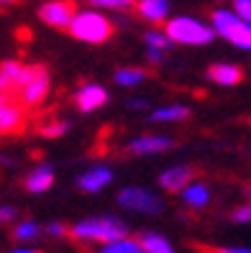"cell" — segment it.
Instances as JSON below:
<instances>
[{
  "label": "cell",
  "mask_w": 251,
  "mask_h": 253,
  "mask_svg": "<svg viewBox=\"0 0 251 253\" xmlns=\"http://www.w3.org/2000/svg\"><path fill=\"white\" fill-rule=\"evenodd\" d=\"M233 220L236 222H251V202L241 205L239 210H233Z\"/></svg>",
  "instance_id": "obj_26"
},
{
  "label": "cell",
  "mask_w": 251,
  "mask_h": 253,
  "mask_svg": "<svg viewBox=\"0 0 251 253\" xmlns=\"http://www.w3.org/2000/svg\"><path fill=\"white\" fill-rule=\"evenodd\" d=\"M41 136H47V138H56V136H62V133L67 130V123H51V126H41Z\"/></svg>",
  "instance_id": "obj_24"
},
{
  "label": "cell",
  "mask_w": 251,
  "mask_h": 253,
  "mask_svg": "<svg viewBox=\"0 0 251 253\" xmlns=\"http://www.w3.org/2000/svg\"><path fill=\"white\" fill-rule=\"evenodd\" d=\"M146 46L149 49H167L169 46V36H167V31L164 34H159V31H149L146 34Z\"/></svg>",
  "instance_id": "obj_23"
},
{
  "label": "cell",
  "mask_w": 251,
  "mask_h": 253,
  "mask_svg": "<svg viewBox=\"0 0 251 253\" xmlns=\"http://www.w3.org/2000/svg\"><path fill=\"white\" fill-rule=\"evenodd\" d=\"M193 176H195L193 167H172V169L159 174V184L167 192H182L190 182H193Z\"/></svg>",
  "instance_id": "obj_11"
},
{
  "label": "cell",
  "mask_w": 251,
  "mask_h": 253,
  "mask_svg": "<svg viewBox=\"0 0 251 253\" xmlns=\"http://www.w3.org/2000/svg\"><path fill=\"white\" fill-rule=\"evenodd\" d=\"M21 77H23V64H18V62H3L0 64V95L16 100V95L21 90Z\"/></svg>",
  "instance_id": "obj_9"
},
{
  "label": "cell",
  "mask_w": 251,
  "mask_h": 253,
  "mask_svg": "<svg viewBox=\"0 0 251 253\" xmlns=\"http://www.w3.org/2000/svg\"><path fill=\"white\" fill-rule=\"evenodd\" d=\"M190 110L182 108V105H174V108H161L151 115V121H182V118H187Z\"/></svg>",
  "instance_id": "obj_21"
},
{
  "label": "cell",
  "mask_w": 251,
  "mask_h": 253,
  "mask_svg": "<svg viewBox=\"0 0 251 253\" xmlns=\"http://www.w3.org/2000/svg\"><path fill=\"white\" fill-rule=\"evenodd\" d=\"M16 207H10V205H3V207H0V222H13V220H16Z\"/></svg>",
  "instance_id": "obj_30"
},
{
  "label": "cell",
  "mask_w": 251,
  "mask_h": 253,
  "mask_svg": "<svg viewBox=\"0 0 251 253\" xmlns=\"http://www.w3.org/2000/svg\"><path fill=\"white\" fill-rule=\"evenodd\" d=\"M233 10L239 13L244 21L251 23V0H233Z\"/></svg>",
  "instance_id": "obj_25"
},
{
  "label": "cell",
  "mask_w": 251,
  "mask_h": 253,
  "mask_svg": "<svg viewBox=\"0 0 251 253\" xmlns=\"http://www.w3.org/2000/svg\"><path fill=\"white\" fill-rule=\"evenodd\" d=\"M47 233H49L51 238H64V235H69V230L62 225V222H49V225H47Z\"/></svg>",
  "instance_id": "obj_29"
},
{
  "label": "cell",
  "mask_w": 251,
  "mask_h": 253,
  "mask_svg": "<svg viewBox=\"0 0 251 253\" xmlns=\"http://www.w3.org/2000/svg\"><path fill=\"white\" fill-rule=\"evenodd\" d=\"M95 5H102V8H131L134 0H93Z\"/></svg>",
  "instance_id": "obj_27"
},
{
  "label": "cell",
  "mask_w": 251,
  "mask_h": 253,
  "mask_svg": "<svg viewBox=\"0 0 251 253\" xmlns=\"http://www.w3.org/2000/svg\"><path fill=\"white\" fill-rule=\"evenodd\" d=\"M90 253H144V246L139 238H115V241H108V243H100L95 248H90Z\"/></svg>",
  "instance_id": "obj_14"
},
{
  "label": "cell",
  "mask_w": 251,
  "mask_h": 253,
  "mask_svg": "<svg viewBox=\"0 0 251 253\" xmlns=\"http://www.w3.org/2000/svg\"><path fill=\"white\" fill-rule=\"evenodd\" d=\"M139 241L144 246V253H174L172 243L167 241L164 235H159V233H141Z\"/></svg>",
  "instance_id": "obj_19"
},
{
  "label": "cell",
  "mask_w": 251,
  "mask_h": 253,
  "mask_svg": "<svg viewBox=\"0 0 251 253\" xmlns=\"http://www.w3.org/2000/svg\"><path fill=\"white\" fill-rule=\"evenodd\" d=\"M208 77L213 82H218V84L231 87V84H239L241 82L244 72H241V67H236V64H213L208 69Z\"/></svg>",
  "instance_id": "obj_17"
},
{
  "label": "cell",
  "mask_w": 251,
  "mask_h": 253,
  "mask_svg": "<svg viewBox=\"0 0 251 253\" xmlns=\"http://www.w3.org/2000/svg\"><path fill=\"white\" fill-rule=\"evenodd\" d=\"M136 13L141 18L151 21V23H161L167 18V3H164V0H139V3H136Z\"/></svg>",
  "instance_id": "obj_18"
},
{
  "label": "cell",
  "mask_w": 251,
  "mask_h": 253,
  "mask_svg": "<svg viewBox=\"0 0 251 253\" xmlns=\"http://www.w3.org/2000/svg\"><path fill=\"white\" fill-rule=\"evenodd\" d=\"M3 3H13V0H0V5H3Z\"/></svg>",
  "instance_id": "obj_32"
},
{
  "label": "cell",
  "mask_w": 251,
  "mask_h": 253,
  "mask_svg": "<svg viewBox=\"0 0 251 253\" xmlns=\"http://www.w3.org/2000/svg\"><path fill=\"white\" fill-rule=\"evenodd\" d=\"M26 130V113L23 105L13 97H0V136H16Z\"/></svg>",
  "instance_id": "obj_7"
},
{
  "label": "cell",
  "mask_w": 251,
  "mask_h": 253,
  "mask_svg": "<svg viewBox=\"0 0 251 253\" xmlns=\"http://www.w3.org/2000/svg\"><path fill=\"white\" fill-rule=\"evenodd\" d=\"M49 95V72L41 64L23 67V77H21V90L16 100L23 108H39Z\"/></svg>",
  "instance_id": "obj_3"
},
{
  "label": "cell",
  "mask_w": 251,
  "mask_h": 253,
  "mask_svg": "<svg viewBox=\"0 0 251 253\" xmlns=\"http://www.w3.org/2000/svg\"><path fill=\"white\" fill-rule=\"evenodd\" d=\"M113 179V171L105 169V167H95L90 171H85L82 176H77V187L82 192H100V189H105Z\"/></svg>",
  "instance_id": "obj_13"
},
{
  "label": "cell",
  "mask_w": 251,
  "mask_h": 253,
  "mask_svg": "<svg viewBox=\"0 0 251 253\" xmlns=\"http://www.w3.org/2000/svg\"><path fill=\"white\" fill-rule=\"evenodd\" d=\"M172 146V138L167 136H144V138H136L128 143V151L136 154V156H151V154H159V151H167Z\"/></svg>",
  "instance_id": "obj_12"
},
{
  "label": "cell",
  "mask_w": 251,
  "mask_h": 253,
  "mask_svg": "<svg viewBox=\"0 0 251 253\" xmlns=\"http://www.w3.org/2000/svg\"><path fill=\"white\" fill-rule=\"evenodd\" d=\"M67 31L77 41L102 43L115 34V26H113V21H108L105 16H100V13H95V10H82V13L75 16V21L69 23Z\"/></svg>",
  "instance_id": "obj_2"
},
{
  "label": "cell",
  "mask_w": 251,
  "mask_h": 253,
  "mask_svg": "<svg viewBox=\"0 0 251 253\" xmlns=\"http://www.w3.org/2000/svg\"><path fill=\"white\" fill-rule=\"evenodd\" d=\"M8 253H41V251H36V248H26V246H21V248H13V251H8Z\"/></svg>",
  "instance_id": "obj_31"
},
{
  "label": "cell",
  "mask_w": 251,
  "mask_h": 253,
  "mask_svg": "<svg viewBox=\"0 0 251 253\" xmlns=\"http://www.w3.org/2000/svg\"><path fill=\"white\" fill-rule=\"evenodd\" d=\"M75 102H77V108L82 113H93V110L102 108L108 102V92L102 90L100 84H85V87H80V90H77Z\"/></svg>",
  "instance_id": "obj_10"
},
{
  "label": "cell",
  "mask_w": 251,
  "mask_h": 253,
  "mask_svg": "<svg viewBox=\"0 0 251 253\" xmlns=\"http://www.w3.org/2000/svg\"><path fill=\"white\" fill-rule=\"evenodd\" d=\"M202 253H251V248H239V246H226V248H200Z\"/></svg>",
  "instance_id": "obj_28"
},
{
  "label": "cell",
  "mask_w": 251,
  "mask_h": 253,
  "mask_svg": "<svg viewBox=\"0 0 251 253\" xmlns=\"http://www.w3.org/2000/svg\"><path fill=\"white\" fill-rule=\"evenodd\" d=\"M118 205L126 207V210H134V212H144V215H159L161 212V200L149 189H141V187H128L118 195Z\"/></svg>",
  "instance_id": "obj_6"
},
{
  "label": "cell",
  "mask_w": 251,
  "mask_h": 253,
  "mask_svg": "<svg viewBox=\"0 0 251 253\" xmlns=\"http://www.w3.org/2000/svg\"><path fill=\"white\" fill-rule=\"evenodd\" d=\"M213 28L215 34L228 39L233 46L251 51V23L244 21L239 13H228V10H213Z\"/></svg>",
  "instance_id": "obj_4"
},
{
  "label": "cell",
  "mask_w": 251,
  "mask_h": 253,
  "mask_svg": "<svg viewBox=\"0 0 251 253\" xmlns=\"http://www.w3.org/2000/svg\"><path fill=\"white\" fill-rule=\"evenodd\" d=\"M146 77L144 69H118L115 72V82L118 84H139Z\"/></svg>",
  "instance_id": "obj_22"
},
{
  "label": "cell",
  "mask_w": 251,
  "mask_h": 253,
  "mask_svg": "<svg viewBox=\"0 0 251 253\" xmlns=\"http://www.w3.org/2000/svg\"><path fill=\"white\" fill-rule=\"evenodd\" d=\"M39 16L44 23H49L54 28H69V23L77 16L75 0H51V3L39 8Z\"/></svg>",
  "instance_id": "obj_8"
},
{
  "label": "cell",
  "mask_w": 251,
  "mask_h": 253,
  "mask_svg": "<svg viewBox=\"0 0 251 253\" xmlns=\"http://www.w3.org/2000/svg\"><path fill=\"white\" fill-rule=\"evenodd\" d=\"M182 202L187 207H193V210H202V207H208V202H210V189L200 182H190L182 189Z\"/></svg>",
  "instance_id": "obj_16"
},
{
  "label": "cell",
  "mask_w": 251,
  "mask_h": 253,
  "mask_svg": "<svg viewBox=\"0 0 251 253\" xmlns=\"http://www.w3.org/2000/svg\"><path fill=\"white\" fill-rule=\"evenodd\" d=\"M39 235H41V225H39V222H34V220H23V222H18V225L13 228V238L21 241V243L36 241Z\"/></svg>",
  "instance_id": "obj_20"
},
{
  "label": "cell",
  "mask_w": 251,
  "mask_h": 253,
  "mask_svg": "<svg viewBox=\"0 0 251 253\" xmlns=\"http://www.w3.org/2000/svg\"><path fill=\"white\" fill-rule=\"evenodd\" d=\"M128 235V228L118 217H87L69 228V238L80 246H100Z\"/></svg>",
  "instance_id": "obj_1"
},
{
  "label": "cell",
  "mask_w": 251,
  "mask_h": 253,
  "mask_svg": "<svg viewBox=\"0 0 251 253\" xmlns=\"http://www.w3.org/2000/svg\"><path fill=\"white\" fill-rule=\"evenodd\" d=\"M167 36L177 43H190V46H202V43L213 41L215 28H208L205 23H200L198 18H174L167 23Z\"/></svg>",
  "instance_id": "obj_5"
},
{
  "label": "cell",
  "mask_w": 251,
  "mask_h": 253,
  "mask_svg": "<svg viewBox=\"0 0 251 253\" xmlns=\"http://www.w3.org/2000/svg\"><path fill=\"white\" fill-rule=\"evenodd\" d=\"M51 184H54V169L47 167V164L36 167L31 174L26 176V189L31 192V195H41V192H47Z\"/></svg>",
  "instance_id": "obj_15"
}]
</instances>
